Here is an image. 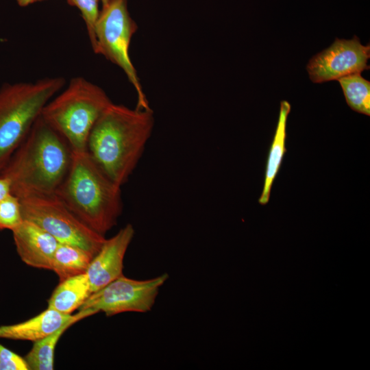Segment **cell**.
Wrapping results in <instances>:
<instances>
[{"label":"cell","instance_id":"cell-1","mask_svg":"<svg viewBox=\"0 0 370 370\" xmlns=\"http://www.w3.org/2000/svg\"><path fill=\"white\" fill-rule=\"evenodd\" d=\"M154 126L153 110L112 102L88 136L86 151L114 183L122 186L135 170Z\"/></svg>","mask_w":370,"mask_h":370},{"label":"cell","instance_id":"cell-2","mask_svg":"<svg viewBox=\"0 0 370 370\" xmlns=\"http://www.w3.org/2000/svg\"><path fill=\"white\" fill-rule=\"evenodd\" d=\"M73 158L66 140L40 116L10 158L0 177L10 182L18 198L55 193L65 178Z\"/></svg>","mask_w":370,"mask_h":370},{"label":"cell","instance_id":"cell-3","mask_svg":"<svg viewBox=\"0 0 370 370\" xmlns=\"http://www.w3.org/2000/svg\"><path fill=\"white\" fill-rule=\"evenodd\" d=\"M121 188L87 151H73L69 170L55 194L83 223L105 236L122 212Z\"/></svg>","mask_w":370,"mask_h":370},{"label":"cell","instance_id":"cell-4","mask_svg":"<svg viewBox=\"0 0 370 370\" xmlns=\"http://www.w3.org/2000/svg\"><path fill=\"white\" fill-rule=\"evenodd\" d=\"M112 102L101 87L76 77L47 102L40 117L66 140L73 151H86L93 125Z\"/></svg>","mask_w":370,"mask_h":370},{"label":"cell","instance_id":"cell-5","mask_svg":"<svg viewBox=\"0 0 370 370\" xmlns=\"http://www.w3.org/2000/svg\"><path fill=\"white\" fill-rule=\"evenodd\" d=\"M65 84L62 77L8 84L0 89V173L40 116Z\"/></svg>","mask_w":370,"mask_h":370},{"label":"cell","instance_id":"cell-6","mask_svg":"<svg viewBox=\"0 0 370 370\" xmlns=\"http://www.w3.org/2000/svg\"><path fill=\"white\" fill-rule=\"evenodd\" d=\"M18 199L23 219L35 223L59 243L80 247L95 256L106 239L83 223L55 193Z\"/></svg>","mask_w":370,"mask_h":370},{"label":"cell","instance_id":"cell-7","mask_svg":"<svg viewBox=\"0 0 370 370\" xmlns=\"http://www.w3.org/2000/svg\"><path fill=\"white\" fill-rule=\"evenodd\" d=\"M137 25L127 10V0H110L102 7L95 29L97 54L120 67L134 86L137 95V108H149L135 67L130 56L131 40Z\"/></svg>","mask_w":370,"mask_h":370},{"label":"cell","instance_id":"cell-8","mask_svg":"<svg viewBox=\"0 0 370 370\" xmlns=\"http://www.w3.org/2000/svg\"><path fill=\"white\" fill-rule=\"evenodd\" d=\"M167 273L138 280L123 275L92 293L79 310L91 309L113 316L125 312H147L152 308L160 288L168 279Z\"/></svg>","mask_w":370,"mask_h":370},{"label":"cell","instance_id":"cell-9","mask_svg":"<svg viewBox=\"0 0 370 370\" xmlns=\"http://www.w3.org/2000/svg\"><path fill=\"white\" fill-rule=\"evenodd\" d=\"M369 45H362L357 36L351 40L336 38L332 45L309 60L306 69L314 83L337 80L369 69Z\"/></svg>","mask_w":370,"mask_h":370},{"label":"cell","instance_id":"cell-10","mask_svg":"<svg viewBox=\"0 0 370 370\" xmlns=\"http://www.w3.org/2000/svg\"><path fill=\"white\" fill-rule=\"evenodd\" d=\"M134 232L132 225L128 223L114 236L106 239L86 271L92 293L123 275L124 257Z\"/></svg>","mask_w":370,"mask_h":370},{"label":"cell","instance_id":"cell-11","mask_svg":"<svg viewBox=\"0 0 370 370\" xmlns=\"http://www.w3.org/2000/svg\"><path fill=\"white\" fill-rule=\"evenodd\" d=\"M12 233L17 253L23 262L34 268L51 270L59 243L53 236L25 219Z\"/></svg>","mask_w":370,"mask_h":370},{"label":"cell","instance_id":"cell-12","mask_svg":"<svg viewBox=\"0 0 370 370\" xmlns=\"http://www.w3.org/2000/svg\"><path fill=\"white\" fill-rule=\"evenodd\" d=\"M73 314H64L47 308L38 315L16 324L0 326V338L36 342L51 334Z\"/></svg>","mask_w":370,"mask_h":370},{"label":"cell","instance_id":"cell-13","mask_svg":"<svg viewBox=\"0 0 370 370\" xmlns=\"http://www.w3.org/2000/svg\"><path fill=\"white\" fill-rule=\"evenodd\" d=\"M291 108V104L287 101H281L278 121L268 153L264 186L258 199V203L261 205H266L269 201L273 183L286 152V123Z\"/></svg>","mask_w":370,"mask_h":370},{"label":"cell","instance_id":"cell-14","mask_svg":"<svg viewBox=\"0 0 370 370\" xmlns=\"http://www.w3.org/2000/svg\"><path fill=\"white\" fill-rule=\"evenodd\" d=\"M92 294L86 273L60 281L48 299L49 308L70 315Z\"/></svg>","mask_w":370,"mask_h":370},{"label":"cell","instance_id":"cell-15","mask_svg":"<svg viewBox=\"0 0 370 370\" xmlns=\"http://www.w3.org/2000/svg\"><path fill=\"white\" fill-rule=\"evenodd\" d=\"M97 314L93 310H79L59 329L47 336L34 342L30 351L24 357L30 370H53L56 347L63 334L79 321Z\"/></svg>","mask_w":370,"mask_h":370},{"label":"cell","instance_id":"cell-16","mask_svg":"<svg viewBox=\"0 0 370 370\" xmlns=\"http://www.w3.org/2000/svg\"><path fill=\"white\" fill-rule=\"evenodd\" d=\"M94 256L80 247L59 243L53 256L51 270L62 281L86 273Z\"/></svg>","mask_w":370,"mask_h":370},{"label":"cell","instance_id":"cell-17","mask_svg":"<svg viewBox=\"0 0 370 370\" xmlns=\"http://www.w3.org/2000/svg\"><path fill=\"white\" fill-rule=\"evenodd\" d=\"M346 102L351 109L367 116L370 115V82L360 73L351 74L337 79Z\"/></svg>","mask_w":370,"mask_h":370},{"label":"cell","instance_id":"cell-18","mask_svg":"<svg viewBox=\"0 0 370 370\" xmlns=\"http://www.w3.org/2000/svg\"><path fill=\"white\" fill-rule=\"evenodd\" d=\"M23 220L18 197L11 193L0 201V230L12 231Z\"/></svg>","mask_w":370,"mask_h":370},{"label":"cell","instance_id":"cell-19","mask_svg":"<svg viewBox=\"0 0 370 370\" xmlns=\"http://www.w3.org/2000/svg\"><path fill=\"white\" fill-rule=\"evenodd\" d=\"M99 0H67L68 3L77 7L84 21L92 50L95 47V29L99 15Z\"/></svg>","mask_w":370,"mask_h":370},{"label":"cell","instance_id":"cell-20","mask_svg":"<svg viewBox=\"0 0 370 370\" xmlns=\"http://www.w3.org/2000/svg\"><path fill=\"white\" fill-rule=\"evenodd\" d=\"M0 370H29L25 358L0 343Z\"/></svg>","mask_w":370,"mask_h":370},{"label":"cell","instance_id":"cell-21","mask_svg":"<svg viewBox=\"0 0 370 370\" xmlns=\"http://www.w3.org/2000/svg\"><path fill=\"white\" fill-rule=\"evenodd\" d=\"M11 194L10 181L3 177H0V201Z\"/></svg>","mask_w":370,"mask_h":370},{"label":"cell","instance_id":"cell-22","mask_svg":"<svg viewBox=\"0 0 370 370\" xmlns=\"http://www.w3.org/2000/svg\"><path fill=\"white\" fill-rule=\"evenodd\" d=\"M45 0H17V3L20 6L25 7L36 2Z\"/></svg>","mask_w":370,"mask_h":370},{"label":"cell","instance_id":"cell-23","mask_svg":"<svg viewBox=\"0 0 370 370\" xmlns=\"http://www.w3.org/2000/svg\"><path fill=\"white\" fill-rule=\"evenodd\" d=\"M101 2H102V5H103H103H106V4H108V2H109L110 0H101Z\"/></svg>","mask_w":370,"mask_h":370}]
</instances>
